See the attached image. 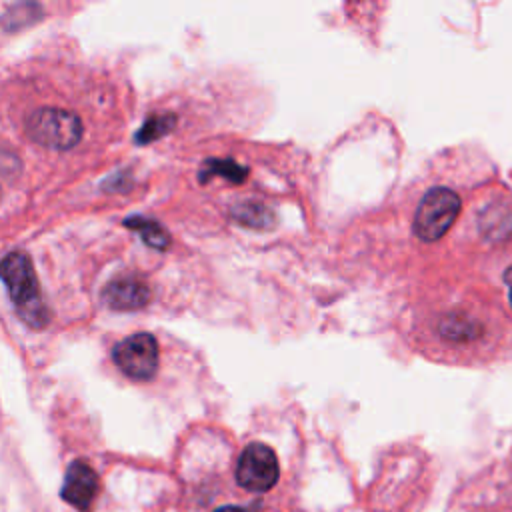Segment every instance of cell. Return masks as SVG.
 Returning <instances> with one entry per match:
<instances>
[{
	"label": "cell",
	"mask_w": 512,
	"mask_h": 512,
	"mask_svg": "<svg viewBox=\"0 0 512 512\" xmlns=\"http://www.w3.org/2000/svg\"><path fill=\"white\" fill-rule=\"evenodd\" d=\"M124 224H126L128 228H132V230H138L140 236L144 238V242H146L148 246H152V248L162 250V248H166V246L170 244L168 232H166L160 224H156L154 220H146V218L134 216V218H128Z\"/></svg>",
	"instance_id": "obj_8"
},
{
	"label": "cell",
	"mask_w": 512,
	"mask_h": 512,
	"mask_svg": "<svg viewBox=\"0 0 512 512\" xmlns=\"http://www.w3.org/2000/svg\"><path fill=\"white\" fill-rule=\"evenodd\" d=\"M26 134L40 146L52 150H66L80 142V118L62 108H38L26 116Z\"/></svg>",
	"instance_id": "obj_2"
},
{
	"label": "cell",
	"mask_w": 512,
	"mask_h": 512,
	"mask_svg": "<svg viewBox=\"0 0 512 512\" xmlns=\"http://www.w3.org/2000/svg\"><path fill=\"white\" fill-rule=\"evenodd\" d=\"M214 512H252V510L242 508V506H222V508H218Z\"/></svg>",
	"instance_id": "obj_11"
},
{
	"label": "cell",
	"mask_w": 512,
	"mask_h": 512,
	"mask_svg": "<svg viewBox=\"0 0 512 512\" xmlns=\"http://www.w3.org/2000/svg\"><path fill=\"white\" fill-rule=\"evenodd\" d=\"M246 172H248V170H246L244 166H240V164H236V162H232V160H208L200 176H202V180H206L208 176L218 174V176H222V178H226V180L242 182L244 176H246Z\"/></svg>",
	"instance_id": "obj_9"
},
{
	"label": "cell",
	"mask_w": 512,
	"mask_h": 512,
	"mask_svg": "<svg viewBox=\"0 0 512 512\" xmlns=\"http://www.w3.org/2000/svg\"><path fill=\"white\" fill-rule=\"evenodd\" d=\"M460 212V198L450 188H432L424 194L414 214V234L424 242L440 240Z\"/></svg>",
	"instance_id": "obj_3"
},
{
	"label": "cell",
	"mask_w": 512,
	"mask_h": 512,
	"mask_svg": "<svg viewBox=\"0 0 512 512\" xmlns=\"http://www.w3.org/2000/svg\"><path fill=\"white\" fill-rule=\"evenodd\" d=\"M278 458L274 450L266 444H248L236 466V480L242 488L250 492H268L278 482Z\"/></svg>",
	"instance_id": "obj_4"
},
{
	"label": "cell",
	"mask_w": 512,
	"mask_h": 512,
	"mask_svg": "<svg viewBox=\"0 0 512 512\" xmlns=\"http://www.w3.org/2000/svg\"><path fill=\"white\" fill-rule=\"evenodd\" d=\"M104 300L116 310H136L148 304L150 288L136 276H122L106 286Z\"/></svg>",
	"instance_id": "obj_7"
},
{
	"label": "cell",
	"mask_w": 512,
	"mask_h": 512,
	"mask_svg": "<svg viewBox=\"0 0 512 512\" xmlns=\"http://www.w3.org/2000/svg\"><path fill=\"white\" fill-rule=\"evenodd\" d=\"M0 278L8 286V294L20 318L32 328L46 326L50 312L42 302L38 278L30 258L24 252L6 254L0 260Z\"/></svg>",
	"instance_id": "obj_1"
},
{
	"label": "cell",
	"mask_w": 512,
	"mask_h": 512,
	"mask_svg": "<svg viewBox=\"0 0 512 512\" xmlns=\"http://www.w3.org/2000/svg\"><path fill=\"white\" fill-rule=\"evenodd\" d=\"M112 358L116 366L134 380H150L158 370V344L148 332H138L116 344Z\"/></svg>",
	"instance_id": "obj_5"
},
{
	"label": "cell",
	"mask_w": 512,
	"mask_h": 512,
	"mask_svg": "<svg viewBox=\"0 0 512 512\" xmlns=\"http://www.w3.org/2000/svg\"><path fill=\"white\" fill-rule=\"evenodd\" d=\"M172 124V118H154V120H150L142 130H140V134H138V142H148V140H152V138H158L164 130H168V126Z\"/></svg>",
	"instance_id": "obj_10"
},
{
	"label": "cell",
	"mask_w": 512,
	"mask_h": 512,
	"mask_svg": "<svg viewBox=\"0 0 512 512\" xmlns=\"http://www.w3.org/2000/svg\"><path fill=\"white\" fill-rule=\"evenodd\" d=\"M506 280H508V284H510V288H508V298H510V304H512V268L508 270V274H506Z\"/></svg>",
	"instance_id": "obj_12"
},
{
	"label": "cell",
	"mask_w": 512,
	"mask_h": 512,
	"mask_svg": "<svg viewBox=\"0 0 512 512\" xmlns=\"http://www.w3.org/2000/svg\"><path fill=\"white\" fill-rule=\"evenodd\" d=\"M98 490H100V482L96 472L86 462L76 460L66 470L60 496L68 504H72L76 510L88 512L98 496Z\"/></svg>",
	"instance_id": "obj_6"
}]
</instances>
